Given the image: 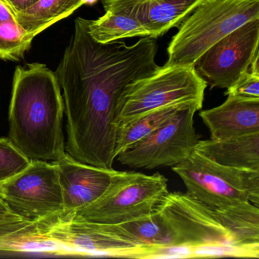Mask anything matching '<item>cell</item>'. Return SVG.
<instances>
[{"mask_svg": "<svg viewBox=\"0 0 259 259\" xmlns=\"http://www.w3.org/2000/svg\"><path fill=\"white\" fill-rule=\"evenodd\" d=\"M157 40L136 44H102L78 18L73 34L55 73L63 90L66 115L67 154L75 160L112 169L117 127L116 106L125 88L160 69L156 63Z\"/></svg>", "mask_w": 259, "mask_h": 259, "instance_id": "1", "label": "cell"}, {"mask_svg": "<svg viewBox=\"0 0 259 259\" xmlns=\"http://www.w3.org/2000/svg\"><path fill=\"white\" fill-rule=\"evenodd\" d=\"M64 113L55 72L40 63L16 68L9 110V139L30 160L57 162L66 154Z\"/></svg>", "mask_w": 259, "mask_h": 259, "instance_id": "2", "label": "cell"}, {"mask_svg": "<svg viewBox=\"0 0 259 259\" xmlns=\"http://www.w3.org/2000/svg\"><path fill=\"white\" fill-rule=\"evenodd\" d=\"M256 19L259 0H203L178 27L162 67L194 66L218 40Z\"/></svg>", "mask_w": 259, "mask_h": 259, "instance_id": "3", "label": "cell"}, {"mask_svg": "<svg viewBox=\"0 0 259 259\" xmlns=\"http://www.w3.org/2000/svg\"><path fill=\"white\" fill-rule=\"evenodd\" d=\"M155 210L170 230L174 246L189 247L193 257H248L234 245L214 210L187 193L168 192Z\"/></svg>", "mask_w": 259, "mask_h": 259, "instance_id": "4", "label": "cell"}, {"mask_svg": "<svg viewBox=\"0 0 259 259\" xmlns=\"http://www.w3.org/2000/svg\"><path fill=\"white\" fill-rule=\"evenodd\" d=\"M167 192L168 180L161 174L116 170L101 196L67 213L74 221L121 224L152 213Z\"/></svg>", "mask_w": 259, "mask_h": 259, "instance_id": "5", "label": "cell"}, {"mask_svg": "<svg viewBox=\"0 0 259 259\" xmlns=\"http://www.w3.org/2000/svg\"><path fill=\"white\" fill-rule=\"evenodd\" d=\"M172 169L189 196L213 210L245 201L258 207L259 170L222 166L195 150Z\"/></svg>", "mask_w": 259, "mask_h": 259, "instance_id": "6", "label": "cell"}, {"mask_svg": "<svg viewBox=\"0 0 259 259\" xmlns=\"http://www.w3.org/2000/svg\"><path fill=\"white\" fill-rule=\"evenodd\" d=\"M207 84L194 66L163 68L125 88L116 106L115 125L120 126L151 110L180 103L202 104Z\"/></svg>", "mask_w": 259, "mask_h": 259, "instance_id": "7", "label": "cell"}, {"mask_svg": "<svg viewBox=\"0 0 259 259\" xmlns=\"http://www.w3.org/2000/svg\"><path fill=\"white\" fill-rule=\"evenodd\" d=\"M202 105L191 104L170 120L118 154V162L134 169L174 166L184 161L195 150L199 136L194 125L195 113Z\"/></svg>", "mask_w": 259, "mask_h": 259, "instance_id": "8", "label": "cell"}, {"mask_svg": "<svg viewBox=\"0 0 259 259\" xmlns=\"http://www.w3.org/2000/svg\"><path fill=\"white\" fill-rule=\"evenodd\" d=\"M2 197L13 213L38 221L63 213V198L56 162L31 160L26 169L0 185Z\"/></svg>", "mask_w": 259, "mask_h": 259, "instance_id": "9", "label": "cell"}, {"mask_svg": "<svg viewBox=\"0 0 259 259\" xmlns=\"http://www.w3.org/2000/svg\"><path fill=\"white\" fill-rule=\"evenodd\" d=\"M47 234L70 256L153 257L155 247H142L104 228L103 224L74 221L68 213L40 220Z\"/></svg>", "mask_w": 259, "mask_h": 259, "instance_id": "10", "label": "cell"}, {"mask_svg": "<svg viewBox=\"0 0 259 259\" xmlns=\"http://www.w3.org/2000/svg\"><path fill=\"white\" fill-rule=\"evenodd\" d=\"M259 19L250 21L218 40L194 64L211 89H228L258 55Z\"/></svg>", "mask_w": 259, "mask_h": 259, "instance_id": "11", "label": "cell"}, {"mask_svg": "<svg viewBox=\"0 0 259 259\" xmlns=\"http://www.w3.org/2000/svg\"><path fill=\"white\" fill-rule=\"evenodd\" d=\"M63 198V213H72L94 202L110 186L116 170L75 160L67 153L56 162Z\"/></svg>", "mask_w": 259, "mask_h": 259, "instance_id": "12", "label": "cell"}, {"mask_svg": "<svg viewBox=\"0 0 259 259\" xmlns=\"http://www.w3.org/2000/svg\"><path fill=\"white\" fill-rule=\"evenodd\" d=\"M203 0H101L105 12L138 19L157 39L178 28Z\"/></svg>", "mask_w": 259, "mask_h": 259, "instance_id": "13", "label": "cell"}, {"mask_svg": "<svg viewBox=\"0 0 259 259\" xmlns=\"http://www.w3.org/2000/svg\"><path fill=\"white\" fill-rule=\"evenodd\" d=\"M210 139H223L259 132V99L227 96L218 107L200 112Z\"/></svg>", "mask_w": 259, "mask_h": 259, "instance_id": "14", "label": "cell"}, {"mask_svg": "<svg viewBox=\"0 0 259 259\" xmlns=\"http://www.w3.org/2000/svg\"><path fill=\"white\" fill-rule=\"evenodd\" d=\"M0 252L70 256L65 247L47 234L40 220L0 223Z\"/></svg>", "mask_w": 259, "mask_h": 259, "instance_id": "15", "label": "cell"}, {"mask_svg": "<svg viewBox=\"0 0 259 259\" xmlns=\"http://www.w3.org/2000/svg\"><path fill=\"white\" fill-rule=\"evenodd\" d=\"M195 151L222 166L259 170V132L198 141Z\"/></svg>", "mask_w": 259, "mask_h": 259, "instance_id": "16", "label": "cell"}, {"mask_svg": "<svg viewBox=\"0 0 259 259\" xmlns=\"http://www.w3.org/2000/svg\"><path fill=\"white\" fill-rule=\"evenodd\" d=\"M213 210L220 224L231 235L234 245L248 257L258 258V207L245 201Z\"/></svg>", "mask_w": 259, "mask_h": 259, "instance_id": "17", "label": "cell"}, {"mask_svg": "<svg viewBox=\"0 0 259 259\" xmlns=\"http://www.w3.org/2000/svg\"><path fill=\"white\" fill-rule=\"evenodd\" d=\"M103 226L108 231L139 246H174L170 230L155 210L149 214L126 222Z\"/></svg>", "mask_w": 259, "mask_h": 259, "instance_id": "18", "label": "cell"}, {"mask_svg": "<svg viewBox=\"0 0 259 259\" xmlns=\"http://www.w3.org/2000/svg\"><path fill=\"white\" fill-rule=\"evenodd\" d=\"M191 104L197 103H180L160 107L144 113L128 123L118 127L115 148L116 157L119 153L145 139L148 135L164 125L180 110Z\"/></svg>", "mask_w": 259, "mask_h": 259, "instance_id": "19", "label": "cell"}, {"mask_svg": "<svg viewBox=\"0 0 259 259\" xmlns=\"http://www.w3.org/2000/svg\"><path fill=\"white\" fill-rule=\"evenodd\" d=\"M82 6L81 0H38L25 11L14 13L17 22L35 37Z\"/></svg>", "mask_w": 259, "mask_h": 259, "instance_id": "20", "label": "cell"}, {"mask_svg": "<svg viewBox=\"0 0 259 259\" xmlns=\"http://www.w3.org/2000/svg\"><path fill=\"white\" fill-rule=\"evenodd\" d=\"M88 31L99 43L107 44L131 37H150L142 22L121 13L105 12L96 20L85 19Z\"/></svg>", "mask_w": 259, "mask_h": 259, "instance_id": "21", "label": "cell"}, {"mask_svg": "<svg viewBox=\"0 0 259 259\" xmlns=\"http://www.w3.org/2000/svg\"><path fill=\"white\" fill-rule=\"evenodd\" d=\"M34 36L17 20L0 23V60L19 61L32 45Z\"/></svg>", "mask_w": 259, "mask_h": 259, "instance_id": "22", "label": "cell"}, {"mask_svg": "<svg viewBox=\"0 0 259 259\" xmlns=\"http://www.w3.org/2000/svg\"><path fill=\"white\" fill-rule=\"evenodd\" d=\"M31 160L9 138H0V185L26 169Z\"/></svg>", "mask_w": 259, "mask_h": 259, "instance_id": "23", "label": "cell"}, {"mask_svg": "<svg viewBox=\"0 0 259 259\" xmlns=\"http://www.w3.org/2000/svg\"><path fill=\"white\" fill-rule=\"evenodd\" d=\"M225 95L247 99H259V73L248 69L234 84L227 89Z\"/></svg>", "mask_w": 259, "mask_h": 259, "instance_id": "24", "label": "cell"}, {"mask_svg": "<svg viewBox=\"0 0 259 259\" xmlns=\"http://www.w3.org/2000/svg\"><path fill=\"white\" fill-rule=\"evenodd\" d=\"M16 20V15L6 0H0V23Z\"/></svg>", "mask_w": 259, "mask_h": 259, "instance_id": "25", "label": "cell"}, {"mask_svg": "<svg viewBox=\"0 0 259 259\" xmlns=\"http://www.w3.org/2000/svg\"><path fill=\"white\" fill-rule=\"evenodd\" d=\"M14 12H22L35 4L38 0H6Z\"/></svg>", "mask_w": 259, "mask_h": 259, "instance_id": "26", "label": "cell"}, {"mask_svg": "<svg viewBox=\"0 0 259 259\" xmlns=\"http://www.w3.org/2000/svg\"><path fill=\"white\" fill-rule=\"evenodd\" d=\"M21 217L15 214V213H10V214L0 215V223L10 222V221H19L22 220Z\"/></svg>", "mask_w": 259, "mask_h": 259, "instance_id": "27", "label": "cell"}, {"mask_svg": "<svg viewBox=\"0 0 259 259\" xmlns=\"http://www.w3.org/2000/svg\"><path fill=\"white\" fill-rule=\"evenodd\" d=\"M14 213L10 210L7 203L3 199L2 197L0 196V215L10 214Z\"/></svg>", "mask_w": 259, "mask_h": 259, "instance_id": "28", "label": "cell"}, {"mask_svg": "<svg viewBox=\"0 0 259 259\" xmlns=\"http://www.w3.org/2000/svg\"><path fill=\"white\" fill-rule=\"evenodd\" d=\"M98 0H81L83 5L92 6L94 4H97Z\"/></svg>", "mask_w": 259, "mask_h": 259, "instance_id": "29", "label": "cell"}, {"mask_svg": "<svg viewBox=\"0 0 259 259\" xmlns=\"http://www.w3.org/2000/svg\"><path fill=\"white\" fill-rule=\"evenodd\" d=\"M0 192H1V188H0Z\"/></svg>", "mask_w": 259, "mask_h": 259, "instance_id": "30", "label": "cell"}]
</instances>
